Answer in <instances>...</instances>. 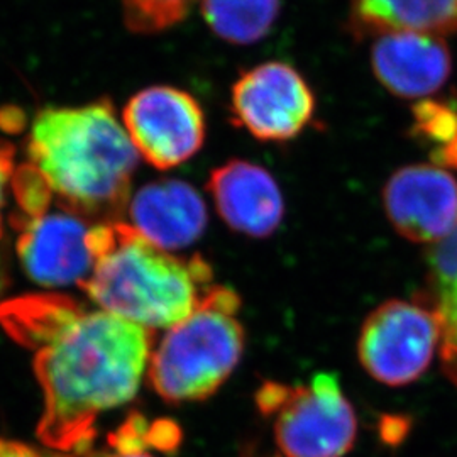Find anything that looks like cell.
Returning a JSON list of instances; mask_svg holds the SVG:
<instances>
[{
    "mask_svg": "<svg viewBox=\"0 0 457 457\" xmlns=\"http://www.w3.org/2000/svg\"><path fill=\"white\" fill-rule=\"evenodd\" d=\"M192 0H122L124 19L134 33H160L187 16Z\"/></svg>",
    "mask_w": 457,
    "mask_h": 457,
    "instance_id": "17",
    "label": "cell"
},
{
    "mask_svg": "<svg viewBox=\"0 0 457 457\" xmlns=\"http://www.w3.org/2000/svg\"><path fill=\"white\" fill-rule=\"evenodd\" d=\"M0 457H66L60 453H48L41 451L34 445L24 444V442L12 441L0 437Z\"/></svg>",
    "mask_w": 457,
    "mask_h": 457,
    "instance_id": "22",
    "label": "cell"
},
{
    "mask_svg": "<svg viewBox=\"0 0 457 457\" xmlns=\"http://www.w3.org/2000/svg\"><path fill=\"white\" fill-rule=\"evenodd\" d=\"M28 156L66 209L96 222L119 220L128 209L139 154L111 100L39 111Z\"/></svg>",
    "mask_w": 457,
    "mask_h": 457,
    "instance_id": "2",
    "label": "cell"
},
{
    "mask_svg": "<svg viewBox=\"0 0 457 457\" xmlns=\"http://www.w3.org/2000/svg\"><path fill=\"white\" fill-rule=\"evenodd\" d=\"M441 319V356L447 376L457 386V279L434 288L430 298Z\"/></svg>",
    "mask_w": 457,
    "mask_h": 457,
    "instance_id": "18",
    "label": "cell"
},
{
    "mask_svg": "<svg viewBox=\"0 0 457 457\" xmlns=\"http://www.w3.org/2000/svg\"><path fill=\"white\" fill-rule=\"evenodd\" d=\"M241 298L211 287L195 311L170 327L151 353L147 379L166 403L204 402L228 381L245 351Z\"/></svg>",
    "mask_w": 457,
    "mask_h": 457,
    "instance_id": "4",
    "label": "cell"
},
{
    "mask_svg": "<svg viewBox=\"0 0 457 457\" xmlns=\"http://www.w3.org/2000/svg\"><path fill=\"white\" fill-rule=\"evenodd\" d=\"M129 226L164 251L194 245L207 228V207L195 188L160 180L139 188L128 204Z\"/></svg>",
    "mask_w": 457,
    "mask_h": 457,
    "instance_id": "13",
    "label": "cell"
},
{
    "mask_svg": "<svg viewBox=\"0 0 457 457\" xmlns=\"http://www.w3.org/2000/svg\"><path fill=\"white\" fill-rule=\"evenodd\" d=\"M234 122L264 143H285L307 129L315 112L311 85L283 62H266L245 71L232 87Z\"/></svg>",
    "mask_w": 457,
    "mask_h": 457,
    "instance_id": "7",
    "label": "cell"
},
{
    "mask_svg": "<svg viewBox=\"0 0 457 457\" xmlns=\"http://www.w3.org/2000/svg\"><path fill=\"white\" fill-rule=\"evenodd\" d=\"M254 398L262 417L273 420L283 457H344L354 447L356 411L332 373L303 385L264 381Z\"/></svg>",
    "mask_w": 457,
    "mask_h": 457,
    "instance_id": "5",
    "label": "cell"
},
{
    "mask_svg": "<svg viewBox=\"0 0 457 457\" xmlns=\"http://www.w3.org/2000/svg\"><path fill=\"white\" fill-rule=\"evenodd\" d=\"M33 219L16 220L17 258L26 275L46 288L82 287L96 266V220L56 204Z\"/></svg>",
    "mask_w": 457,
    "mask_h": 457,
    "instance_id": "9",
    "label": "cell"
},
{
    "mask_svg": "<svg viewBox=\"0 0 457 457\" xmlns=\"http://www.w3.org/2000/svg\"><path fill=\"white\" fill-rule=\"evenodd\" d=\"M146 419L139 413L129 415L107 439L109 449L90 451L85 457H154L147 453L151 445Z\"/></svg>",
    "mask_w": 457,
    "mask_h": 457,
    "instance_id": "19",
    "label": "cell"
},
{
    "mask_svg": "<svg viewBox=\"0 0 457 457\" xmlns=\"http://www.w3.org/2000/svg\"><path fill=\"white\" fill-rule=\"evenodd\" d=\"M200 9L219 37L232 45H253L275 26L281 0H200Z\"/></svg>",
    "mask_w": 457,
    "mask_h": 457,
    "instance_id": "15",
    "label": "cell"
},
{
    "mask_svg": "<svg viewBox=\"0 0 457 457\" xmlns=\"http://www.w3.org/2000/svg\"><path fill=\"white\" fill-rule=\"evenodd\" d=\"M415 129L419 136L436 145V160L447 166H457V112L449 105L420 100L413 107Z\"/></svg>",
    "mask_w": 457,
    "mask_h": 457,
    "instance_id": "16",
    "label": "cell"
},
{
    "mask_svg": "<svg viewBox=\"0 0 457 457\" xmlns=\"http://www.w3.org/2000/svg\"><path fill=\"white\" fill-rule=\"evenodd\" d=\"M207 190L222 220L247 237H270L283 220L281 190L271 173L258 164L232 160L215 168Z\"/></svg>",
    "mask_w": 457,
    "mask_h": 457,
    "instance_id": "12",
    "label": "cell"
},
{
    "mask_svg": "<svg viewBox=\"0 0 457 457\" xmlns=\"http://www.w3.org/2000/svg\"><path fill=\"white\" fill-rule=\"evenodd\" d=\"M441 341V319L432 300H392L362 324L358 353L378 383L407 386L427 371Z\"/></svg>",
    "mask_w": 457,
    "mask_h": 457,
    "instance_id": "6",
    "label": "cell"
},
{
    "mask_svg": "<svg viewBox=\"0 0 457 457\" xmlns=\"http://www.w3.org/2000/svg\"><path fill=\"white\" fill-rule=\"evenodd\" d=\"M393 228L420 245H437L457 224V180L442 166L413 164L393 173L383 192Z\"/></svg>",
    "mask_w": 457,
    "mask_h": 457,
    "instance_id": "10",
    "label": "cell"
},
{
    "mask_svg": "<svg viewBox=\"0 0 457 457\" xmlns=\"http://www.w3.org/2000/svg\"><path fill=\"white\" fill-rule=\"evenodd\" d=\"M5 287H7V268H5L4 258L0 256V295L4 294Z\"/></svg>",
    "mask_w": 457,
    "mask_h": 457,
    "instance_id": "23",
    "label": "cell"
},
{
    "mask_svg": "<svg viewBox=\"0 0 457 457\" xmlns=\"http://www.w3.org/2000/svg\"><path fill=\"white\" fill-rule=\"evenodd\" d=\"M16 147L9 141L0 139V236H2V212L5 205V194L11 190V181L16 171Z\"/></svg>",
    "mask_w": 457,
    "mask_h": 457,
    "instance_id": "21",
    "label": "cell"
},
{
    "mask_svg": "<svg viewBox=\"0 0 457 457\" xmlns=\"http://www.w3.org/2000/svg\"><path fill=\"white\" fill-rule=\"evenodd\" d=\"M430 285L432 290L444 285H449L457 279V224L442 239L441 243L432 245L428 256Z\"/></svg>",
    "mask_w": 457,
    "mask_h": 457,
    "instance_id": "20",
    "label": "cell"
},
{
    "mask_svg": "<svg viewBox=\"0 0 457 457\" xmlns=\"http://www.w3.org/2000/svg\"><path fill=\"white\" fill-rule=\"evenodd\" d=\"M0 324L34 351V373L45 398L37 439L60 454L90 453L98 417L139 392L153 330L54 294L2 303Z\"/></svg>",
    "mask_w": 457,
    "mask_h": 457,
    "instance_id": "1",
    "label": "cell"
},
{
    "mask_svg": "<svg viewBox=\"0 0 457 457\" xmlns=\"http://www.w3.org/2000/svg\"><path fill=\"white\" fill-rule=\"evenodd\" d=\"M371 66L378 82L393 96L427 100L449 82L453 56L444 37L396 31L375 36Z\"/></svg>",
    "mask_w": 457,
    "mask_h": 457,
    "instance_id": "11",
    "label": "cell"
},
{
    "mask_svg": "<svg viewBox=\"0 0 457 457\" xmlns=\"http://www.w3.org/2000/svg\"><path fill=\"white\" fill-rule=\"evenodd\" d=\"M92 247L96 266L80 288L100 311L149 330L177 326L212 287L202 256H175L120 220L97 222Z\"/></svg>",
    "mask_w": 457,
    "mask_h": 457,
    "instance_id": "3",
    "label": "cell"
},
{
    "mask_svg": "<svg viewBox=\"0 0 457 457\" xmlns=\"http://www.w3.org/2000/svg\"><path fill=\"white\" fill-rule=\"evenodd\" d=\"M349 21L358 36L409 31L445 37L457 33V0H349Z\"/></svg>",
    "mask_w": 457,
    "mask_h": 457,
    "instance_id": "14",
    "label": "cell"
},
{
    "mask_svg": "<svg viewBox=\"0 0 457 457\" xmlns=\"http://www.w3.org/2000/svg\"><path fill=\"white\" fill-rule=\"evenodd\" d=\"M122 124L146 163L170 170L194 158L205 141V115L188 92L149 87L129 98Z\"/></svg>",
    "mask_w": 457,
    "mask_h": 457,
    "instance_id": "8",
    "label": "cell"
}]
</instances>
